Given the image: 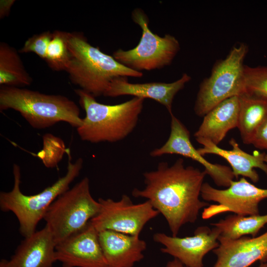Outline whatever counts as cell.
<instances>
[{
	"instance_id": "f546056e",
	"label": "cell",
	"mask_w": 267,
	"mask_h": 267,
	"mask_svg": "<svg viewBox=\"0 0 267 267\" xmlns=\"http://www.w3.org/2000/svg\"><path fill=\"white\" fill-rule=\"evenodd\" d=\"M259 267H267V263H261Z\"/></svg>"
},
{
	"instance_id": "5b68a950",
	"label": "cell",
	"mask_w": 267,
	"mask_h": 267,
	"mask_svg": "<svg viewBox=\"0 0 267 267\" xmlns=\"http://www.w3.org/2000/svg\"><path fill=\"white\" fill-rule=\"evenodd\" d=\"M83 164L82 158L72 163L69 157L65 175L41 192L27 195L20 188V168L18 165L14 164L13 186L9 192H0L1 210L12 212L18 220L21 234L24 237L29 236L36 231L37 224L44 219L50 205L59 195L69 189L70 184L79 175Z\"/></svg>"
},
{
	"instance_id": "83f0119b",
	"label": "cell",
	"mask_w": 267,
	"mask_h": 267,
	"mask_svg": "<svg viewBox=\"0 0 267 267\" xmlns=\"http://www.w3.org/2000/svg\"><path fill=\"white\" fill-rule=\"evenodd\" d=\"M166 267H186L180 262L176 259L169 261L166 265Z\"/></svg>"
},
{
	"instance_id": "4dcf8cb0",
	"label": "cell",
	"mask_w": 267,
	"mask_h": 267,
	"mask_svg": "<svg viewBox=\"0 0 267 267\" xmlns=\"http://www.w3.org/2000/svg\"><path fill=\"white\" fill-rule=\"evenodd\" d=\"M265 162L267 164V154H266L265 157Z\"/></svg>"
},
{
	"instance_id": "8992f818",
	"label": "cell",
	"mask_w": 267,
	"mask_h": 267,
	"mask_svg": "<svg viewBox=\"0 0 267 267\" xmlns=\"http://www.w3.org/2000/svg\"><path fill=\"white\" fill-rule=\"evenodd\" d=\"M100 209V203L90 194L89 179L85 177L53 201L44 219L57 245L84 228Z\"/></svg>"
},
{
	"instance_id": "cb8c5ba5",
	"label": "cell",
	"mask_w": 267,
	"mask_h": 267,
	"mask_svg": "<svg viewBox=\"0 0 267 267\" xmlns=\"http://www.w3.org/2000/svg\"><path fill=\"white\" fill-rule=\"evenodd\" d=\"M267 98V66L244 65V92Z\"/></svg>"
},
{
	"instance_id": "2e32d148",
	"label": "cell",
	"mask_w": 267,
	"mask_h": 267,
	"mask_svg": "<svg viewBox=\"0 0 267 267\" xmlns=\"http://www.w3.org/2000/svg\"><path fill=\"white\" fill-rule=\"evenodd\" d=\"M100 244L108 267H133L144 258L146 243L134 236L110 230L98 231Z\"/></svg>"
},
{
	"instance_id": "7402d4cb",
	"label": "cell",
	"mask_w": 267,
	"mask_h": 267,
	"mask_svg": "<svg viewBox=\"0 0 267 267\" xmlns=\"http://www.w3.org/2000/svg\"><path fill=\"white\" fill-rule=\"evenodd\" d=\"M267 223V214L251 216L234 214L211 224L219 230L220 236L236 239L246 235L255 237Z\"/></svg>"
},
{
	"instance_id": "8fae6325",
	"label": "cell",
	"mask_w": 267,
	"mask_h": 267,
	"mask_svg": "<svg viewBox=\"0 0 267 267\" xmlns=\"http://www.w3.org/2000/svg\"><path fill=\"white\" fill-rule=\"evenodd\" d=\"M219 230L205 225L198 227L191 236L179 237L164 233L154 234L155 242L162 244L161 251L173 256L186 267H204L203 259L207 254L219 245Z\"/></svg>"
},
{
	"instance_id": "ac0fdd59",
	"label": "cell",
	"mask_w": 267,
	"mask_h": 267,
	"mask_svg": "<svg viewBox=\"0 0 267 267\" xmlns=\"http://www.w3.org/2000/svg\"><path fill=\"white\" fill-rule=\"evenodd\" d=\"M196 141L203 145L197 149L202 155L212 154L224 158L229 164L235 178L239 176L248 178L253 182L259 180V176L254 169L259 168L267 174V164L265 162L266 153L264 152L250 154L242 150L234 138H231L229 143L231 146L229 150L219 147L208 140L198 138Z\"/></svg>"
},
{
	"instance_id": "7a4b0ae2",
	"label": "cell",
	"mask_w": 267,
	"mask_h": 267,
	"mask_svg": "<svg viewBox=\"0 0 267 267\" xmlns=\"http://www.w3.org/2000/svg\"><path fill=\"white\" fill-rule=\"evenodd\" d=\"M67 44L70 59L65 71L73 83L94 97L103 95L115 78L143 76L90 44L81 33L68 32Z\"/></svg>"
},
{
	"instance_id": "d4e9b609",
	"label": "cell",
	"mask_w": 267,
	"mask_h": 267,
	"mask_svg": "<svg viewBox=\"0 0 267 267\" xmlns=\"http://www.w3.org/2000/svg\"><path fill=\"white\" fill-rule=\"evenodd\" d=\"M52 38V33L49 31L35 34L25 42L18 51L19 53L32 52L45 60L47 49Z\"/></svg>"
},
{
	"instance_id": "6da1fadb",
	"label": "cell",
	"mask_w": 267,
	"mask_h": 267,
	"mask_svg": "<svg viewBox=\"0 0 267 267\" xmlns=\"http://www.w3.org/2000/svg\"><path fill=\"white\" fill-rule=\"evenodd\" d=\"M206 171L189 166L185 167L182 158L169 166L159 163L155 171L143 174L145 187L134 188L132 195L147 199L166 219L173 236H177L181 227L194 223L201 209L209 204L199 196Z\"/></svg>"
},
{
	"instance_id": "7c38bea8",
	"label": "cell",
	"mask_w": 267,
	"mask_h": 267,
	"mask_svg": "<svg viewBox=\"0 0 267 267\" xmlns=\"http://www.w3.org/2000/svg\"><path fill=\"white\" fill-rule=\"evenodd\" d=\"M56 261L62 267H108L98 232L89 222L82 229L56 245Z\"/></svg>"
},
{
	"instance_id": "4fadbf2b",
	"label": "cell",
	"mask_w": 267,
	"mask_h": 267,
	"mask_svg": "<svg viewBox=\"0 0 267 267\" xmlns=\"http://www.w3.org/2000/svg\"><path fill=\"white\" fill-rule=\"evenodd\" d=\"M171 117V133L168 140L161 147L151 151L150 155L156 157L165 154H178L190 158L203 166L207 174L216 185L228 187L235 178L231 169L205 159L192 145L186 127L173 114Z\"/></svg>"
},
{
	"instance_id": "30bf717a",
	"label": "cell",
	"mask_w": 267,
	"mask_h": 267,
	"mask_svg": "<svg viewBox=\"0 0 267 267\" xmlns=\"http://www.w3.org/2000/svg\"><path fill=\"white\" fill-rule=\"evenodd\" d=\"M201 196L205 201L218 204L204 209V219L226 212L243 216L257 215H259L260 202L267 198V189L258 187L242 177L239 180H232L224 189H217L207 182L203 183Z\"/></svg>"
},
{
	"instance_id": "52a82bcc",
	"label": "cell",
	"mask_w": 267,
	"mask_h": 267,
	"mask_svg": "<svg viewBox=\"0 0 267 267\" xmlns=\"http://www.w3.org/2000/svg\"><path fill=\"white\" fill-rule=\"evenodd\" d=\"M248 50L245 44L240 43L215 63L210 76L199 86L194 107L197 116L204 117L221 102L243 93L244 60Z\"/></svg>"
},
{
	"instance_id": "9c48e42d",
	"label": "cell",
	"mask_w": 267,
	"mask_h": 267,
	"mask_svg": "<svg viewBox=\"0 0 267 267\" xmlns=\"http://www.w3.org/2000/svg\"><path fill=\"white\" fill-rule=\"evenodd\" d=\"M98 201L100 211L90 221L98 231L110 230L139 236L145 225L160 214L149 201L134 204L126 194L118 201L101 198Z\"/></svg>"
},
{
	"instance_id": "d6986e66",
	"label": "cell",
	"mask_w": 267,
	"mask_h": 267,
	"mask_svg": "<svg viewBox=\"0 0 267 267\" xmlns=\"http://www.w3.org/2000/svg\"><path fill=\"white\" fill-rule=\"evenodd\" d=\"M239 110L237 96L228 98L218 104L204 116L194 136L218 145L231 130L237 127Z\"/></svg>"
},
{
	"instance_id": "5bb4252c",
	"label": "cell",
	"mask_w": 267,
	"mask_h": 267,
	"mask_svg": "<svg viewBox=\"0 0 267 267\" xmlns=\"http://www.w3.org/2000/svg\"><path fill=\"white\" fill-rule=\"evenodd\" d=\"M213 252L217 260L213 267H249L267 261V231L260 236L229 239L221 236Z\"/></svg>"
},
{
	"instance_id": "f1b7e54d",
	"label": "cell",
	"mask_w": 267,
	"mask_h": 267,
	"mask_svg": "<svg viewBox=\"0 0 267 267\" xmlns=\"http://www.w3.org/2000/svg\"><path fill=\"white\" fill-rule=\"evenodd\" d=\"M0 267H8L7 260L2 259L0 262Z\"/></svg>"
},
{
	"instance_id": "3957f363",
	"label": "cell",
	"mask_w": 267,
	"mask_h": 267,
	"mask_svg": "<svg viewBox=\"0 0 267 267\" xmlns=\"http://www.w3.org/2000/svg\"><path fill=\"white\" fill-rule=\"evenodd\" d=\"M86 116L77 128L80 138L91 143L115 142L128 136L137 125L144 99L134 97L123 103L107 105L98 102L85 91L75 89Z\"/></svg>"
},
{
	"instance_id": "277c9868",
	"label": "cell",
	"mask_w": 267,
	"mask_h": 267,
	"mask_svg": "<svg viewBox=\"0 0 267 267\" xmlns=\"http://www.w3.org/2000/svg\"><path fill=\"white\" fill-rule=\"evenodd\" d=\"M9 109L18 112L36 129L47 128L60 122H66L76 128L83 124L79 107L66 96L1 86L0 110Z\"/></svg>"
},
{
	"instance_id": "603a6c76",
	"label": "cell",
	"mask_w": 267,
	"mask_h": 267,
	"mask_svg": "<svg viewBox=\"0 0 267 267\" xmlns=\"http://www.w3.org/2000/svg\"><path fill=\"white\" fill-rule=\"evenodd\" d=\"M67 33L55 30L48 45L45 61L52 70L65 71L70 59L67 44Z\"/></svg>"
},
{
	"instance_id": "ffe728a7",
	"label": "cell",
	"mask_w": 267,
	"mask_h": 267,
	"mask_svg": "<svg viewBox=\"0 0 267 267\" xmlns=\"http://www.w3.org/2000/svg\"><path fill=\"white\" fill-rule=\"evenodd\" d=\"M237 128L245 144H251L258 129L267 118V98L247 93L239 96Z\"/></svg>"
},
{
	"instance_id": "9a60e30c",
	"label": "cell",
	"mask_w": 267,
	"mask_h": 267,
	"mask_svg": "<svg viewBox=\"0 0 267 267\" xmlns=\"http://www.w3.org/2000/svg\"><path fill=\"white\" fill-rule=\"evenodd\" d=\"M190 80L191 77L188 74L183 73L179 79L172 83L134 84L129 82L128 77H120L112 81L103 96L116 97L132 95L143 99H152L165 106L171 114L175 96Z\"/></svg>"
},
{
	"instance_id": "4316f807",
	"label": "cell",
	"mask_w": 267,
	"mask_h": 267,
	"mask_svg": "<svg viewBox=\"0 0 267 267\" xmlns=\"http://www.w3.org/2000/svg\"><path fill=\"white\" fill-rule=\"evenodd\" d=\"M15 1V0H0V19H3L9 14L11 8Z\"/></svg>"
},
{
	"instance_id": "44dd1931",
	"label": "cell",
	"mask_w": 267,
	"mask_h": 267,
	"mask_svg": "<svg viewBox=\"0 0 267 267\" xmlns=\"http://www.w3.org/2000/svg\"><path fill=\"white\" fill-rule=\"evenodd\" d=\"M33 79L26 70L19 52L8 44L0 43V85L23 88L31 85Z\"/></svg>"
},
{
	"instance_id": "ba28073f",
	"label": "cell",
	"mask_w": 267,
	"mask_h": 267,
	"mask_svg": "<svg viewBox=\"0 0 267 267\" xmlns=\"http://www.w3.org/2000/svg\"><path fill=\"white\" fill-rule=\"evenodd\" d=\"M131 16L141 29L139 43L131 49H117L112 56L124 66L139 72L169 66L180 50L178 39L170 34L160 37L153 33L149 27V18L141 8L134 9Z\"/></svg>"
},
{
	"instance_id": "e0dca14e",
	"label": "cell",
	"mask_w": 267,
	"mask_h": 267,
	"mask_svg": "<svg viewBox=\"0 0 267 267\" xmlns=\"http://www.w3.org/2000/svg\"><path fill=\"white\" fill-rule=\"evenodd\" d=\"M56 243L45 225L25 239L7 261L8 267H52L56 261Z\"/></svg>"
},
{
	"instance_id": "484cf974",
	"label": "cell",
	"mask_w": 267,
	"mask_h": 267,
	"mask_svg": "<svg viewBox=\"0 0 267 267\" xmlns=\"http://www.w3.org/2000/svg\"><path fill=\"white\" fill-rule=\"evenodd\" d=\"M251 144L256 148L267 150V118L256 131Z\"/></svg>"
}]
</instances>
